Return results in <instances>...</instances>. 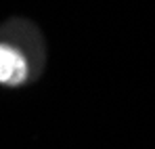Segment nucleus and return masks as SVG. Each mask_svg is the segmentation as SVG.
Wrapping results in <instances>:
<instances>
[{"instance_id": "nucleus-1", "label": "nucleus", "mask_w": 155, "mask_h": 149, "mask_svg": "<svg viewBox=\"0 0 155 149\" xmlns=\"http://www.w3.org/2000/svg\"><path fill=\"white\" fill-rule=\"evenodd\" d=\"M27 76L25 59L15 49L0 44V84H19Z\"/></svg>"}]
</instances>
